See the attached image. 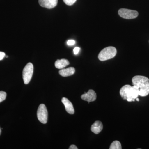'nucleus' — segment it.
I'll return each instance as SVG.
<instances>
[{
	"instance_id": "nucleus-5",
	"label": "nucleus",
	"mask_w": 149,
	"mask_h": 149,
	"mask_svg": "<svg viewBox=\"0 0 149 149\" xmlns=\"http://www.w3.org/2000/svg\"><path fill=\"white\" fill-rule=\"evenodd\" d=\"M48 111L46 106L41 104L38 107L37 111V116L40 122L46 124L48 120Z\"/></svg>"
},
{
	"instance_id": "nucleus-11",
	"label": "nucleus",
	"mask_w": 149,
	"mask_h": 149,
	"mask_svg": "<svg viewBox=\"0 0 149 149\" xmlns=\"http://www.w3.org/2000/svg\"><path fill=\"white\" fill-rule=\"evenodd\" d=\"M75 71L74 68L69 67L68 68L61 69L59 71V73L63 77H68L74 74Z\"/></svg>"
},
{
	"instance_id": "nucleus-16",
	"label": "nucleus",
	"mask_w": 149,
	"mask_h": 149,
	"mask_svg": "<svg viewBox=\"0 0 149 149\" xmlns=\"http://www.w3.org/2000/svg\"><path fill=\"white\" fill-rule=\"evenodd\" d=\"M68 45L69 46H72L75 44V42L73 40H69L67 42Z\"/></svg>"
},
{
	"instance_id": "nucleus-17",
	"label": "nucleus",
	"mask_w": 149,
	"mask_h": 149,
	"mask_svg": "<svg viewBox=\"0 0 149 149\" xmlns=\"http://www.w3.org/2000/svg\"><path fill=\"white\" fill-rule=\"evenodd\" d=\"M80 50V48L78 47H76L74 48L73 49V52L75 55H77L79 53V51Z\"/></svg>"
},
{
	"instance_id": "nucleus-2",
	"label": "nucleus",
	"mask_w": 149,
	"mask_h": 149,
	"mask_svg": "<svg viewBox=\"0 0 149 149\" xmlns=\"http://www.w3.org/2000/svg\"><path fill=\"white\" fill-rule=\"evenodd\" d=\"M120 95L123 100L129 102H134L135 99L139 95V90L138 87L133 85H126L121 88L120 91Z\"/></svg>"
},
{
	"instance_id": "nucleus-7",
	"label": "nucleus",
	"mask_w": 149,
	"mask_h": 149,
	"mask_svg": "<svg viewBox=\"0 0 149 149\" xmlns=\"http://www.w3.org/2000/svg\"><path fill=\"white\" fill-rule=\"evenodd\" d=\"M81 99L88 102L95 101L97 99V94L93 90H90L88 93L83 94L81 96Z\"/></svg>"
},
{
	"instance_id": "nucleus-9",
	"label": "nucleus",
	"mask_w": 149,
	"mask_h": 149,
	"mask_svg": "<svg viewBox=\"0 0 149 149\" xmlns=\"http://www.w3.org/2000/svg\"><path fill=\"white\" fill-rule=\"evenodd\" d=\"M62 102L65 107V109L66 111L68 113L70 114H73L74 113V107L73 105L69 100L65 97H63L62 99Z\"/></svg>"
},
{
	"instance_id": "nucleus-15",
	"label": "nucleus",
	"mask_w": 149,
	"mask_h": 149,
	"mask_svg": "<svg viewBox=\"0 0 149 149\" xmlns=\"http://www.w3.org/2000/svg\"><path fill=\"white\" fill-rule=\"evenodd\" d=\"M77 0H63L65 4L68 6H72L76 2Z\"/></svg>"
},
{
	"instance_id": "nucleus-21",
	"label": "nucleus",
	"mask_w": 149,
	"mask_h": 149,
	"mask_svg": "<svg viewBox=\"0 0 149 149\" xmlns=\"http://www.w3.org/2000/svg\"><path fill=\"white\" fill-rule=\"evenodd\" d=\"M1 128H0V135H1Z\"/></svg>"
},
{
	"instance_id": "nucleus-3",
	"label": "nucleus",
	"mask_w": 149,
	"mask_h": 149,
	"mask_svg": "<svg viewBox=\"0 0 149 149\" xmlns=\"http://www.w3.org/2000/svg\"><path fill=\"white\" fill-rule=\"evenodd\" d=\"M117 53V50L114 47H108L105 48L99 54L98 58L103 61L114 58Z\"/></svg>"
},
{
	"instance_id": "nucleus-18",
	"label": "nucleus",
	"mask_w": 149,
	"mask_h": 149,
	"mask_svg": "<svg viewBox=\"0 0 149 149\" xmlns=\"http://www.w3.org/2000/svg\"><path fill=\"white\" fill-rule=\"evenodd\" d=\"M6 54L4 52H0V61L2 60L5 57Z\"/></svg>"
},
{
	"instance_id": "nucleus-20",
	"label": "nucleus",
	"mask_w": 149,
	"mask_h": 149,
	"mask_svg": "<svg viewBox=\"0 0 149 149\" xmlns=\"http://www.w3.org/2000/svg\"><path fill=\"white\" fill-rule=\"evenodd\" d=\"M136 100H137V101H139V99L138 98H137L136 99Z\"/></svg>"
},
{
	"instance_id": "nucleus-10",
	"label": "nucleus",
	"mask_w": 149,
	"mask_h": 149,
	"mask_svg": "<svg viewBox=\"0 0 149 149\" xmlns=\"http://www.w3.org/2000/svg\"><path fill=\"white\" fill-rule=\"evenodd\" d=\"M103 128V125L101 121L97 120L92 125L91 130L95 134H99L101 132Z\"/></svg>"
},
{
	"instance_id": "nucleus-12",
	"label": "nucleus",
	"mask_w": 149,
	"mask_h": 149,
	"mask_svg": "<svg viewBox=\"0 0 149 149\" xmlns=\"http://www.w3.org/2000/svg\"><path fill=\"white\" fill-rule=\"evenodd\" d=\"M70 63L68 60L65 59H62L57 60L55 63V66L58 69H61L69 65Z\"/></svg>"
},
{
	"instance_id": "nucleus-14",
	"label": "nucleus",
	"mask_w": 149,
	"mask_h": 149,
	"mask_svg": "<svg viewBox=\"0 0 149 149\" xmlns=\"http://www.w3.org/2000/svg\"><path fill=\"white\" fill-rule=\"evenodd\" d=\"M7 94L4 91H0V103L1 102L6 100V97Z\"/></svg>"
},
{
	"instance_id": "nucleus-8",
	"label": "nucleus",
	"mask_w": 149,
	"mask_h": 149,
	"mask_svg": "<svg viewBox=\"0 0 149 149\" xmlns=\"http://www.w3.org/2000/svg\"><path fill=\"white\" fill-rule=\"evenodd\" d=\"M39 3L41 6L50 9L57 6L58 0H39Z\"/></svg>"
},
{
	"instance_id": "nucleus-19",
	"label": "nucleus",
	"mask_w": 149,
	"mask_h": 149,
	"mask_svg": "<svg viewBox=\"0 0 149 149\" xmlns=\"http://www.w3.org/2000/svg\"><path fill=\"white\" fill-rule=\"evenodd\" d=\"M69 149H77V148L76 146L74 145H71V146H70Z\"/></svg>"
},
{
	"instance_id": "nucleus-4",
	"label": "nucleus",
	"mask_w": 149,
	"mask_h": 149,
	"mask_svg": "<svg viewBox=\"0 0 149 149\" xmlns=\"http://www.w3.org/2000/svg\"><path fill=\"white\" fill-rule=\"evenodd\" d=\"M34 71V66L31 63H29L24 67L22 72V77L24 83L26 85L30 82Z\"/></svg>"
},
{
	"instance_id": "nucleus-6",
	"label": "nucleus",
	"mask_w": 149,
	"mask_h": 149,
	"mask_svg": "<svg viewBox=\"0 0 149 149\" xmlns=\"http://www.w3.org/2000/svg\"><path fill=\"white\" fill-rule=\"evenodd\" d=\"M118 14L122 18L126 19H133L139 16V12L137 11L128 9H120L118 12Z\"/></svg>"
},
{
	"instance_id": "nucleus-13",
	"label": "nucleus",
	"mask_w": 149,
	"mask_h": 149,
	"mask_svg": "<svg viewBox=\"0 0 149 149\" xmlns=\"http://www.w3.org/2000/svg\"><path fill=\"white\" fill-rule=\"evenodd\" d=\"M121 143L119 141H115L113 142L111 144L110 146L109 147V149H121Z\"/></svg>"
},
{
	"instance_id": "nucleus-1",
	"label": "nucleus",
	"mask_w": 149,
	"mask_h": 149,
	"mask_svg": "<svg viewBox=\"0 0 149 149\" xmlns=\"http://www.w3.org/2000/svg\"><path fill=\"white\" fill-rule=\"evenodd\" d=\"M133 85L138 87L139 90V95L146 97L149 94V79L142 75H136L132 78Z\"/></svg>"
}]
</instances>
